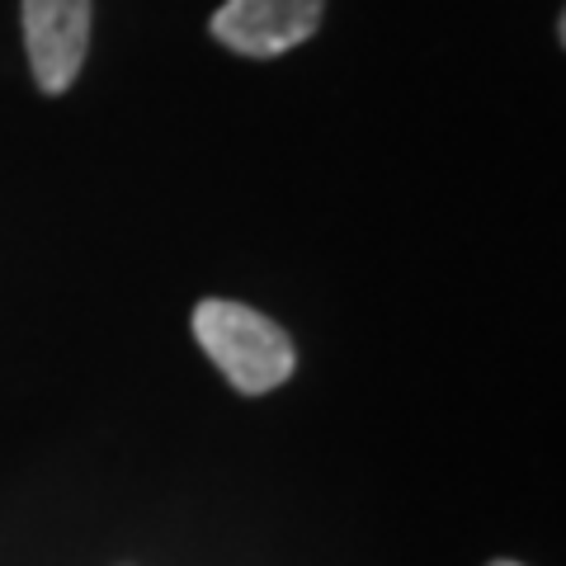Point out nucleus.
<instances>
[{
    "instance_id": "3",
    "label": "nucleus",
    "mask_w": 566,
    "mask_h": 566,
    "mask_svg": "<svg viewBox=\"0 0 566 566\" xmlns=\"http://www.w3.org/2000/svg\"><path fill=\"white\" fill-rule=\"evenodd\" d=\"M24 43L39 85L62 95L91 48V0H24Z\"/></svg>"
},
{
    "instance_id": "2",
    "label": "nucleus",
    "mask_w": 566,
    "mask_h": 566,
    "mask_svg": "<svg viewBox=\"0 0 566 566\" xmlns=\"http://www.w3.org/2000/svg\"><path fill=\"white\" fill-rule=\"evenodd\" d=\"M322 10L326 0H227L212 14V39L241 57H279L312 39Z\"/></svg>"
},
{
    "instance_id": "1",
    "label": "nucleus",
    "mask_w": 566,
    "mask_h": 566,
    "mask_svg": "<svg viewBox=\"0 0 566 566\" xmlns=\"http://www.w3.org/2000/svg\"><path fill=\"white\" fill-rule=\"evenodd\" d=\"M193 335L212 364L227 374V382L245 397L274 392L293 378V340L274 326L264 312L245 303H227V297H203L193 307Z\"/></svg>"
},
{
    "instance_id": "4",
    "label": "nucleus",
    "mask_w": 566,
    "mask_h": 566,
    "mask_svg": "<svg viewBox=\"0 0 566 566\" xmlns=\"http://www.w3.org/2000/svg\"><path fill=\"white\" fill-rule=\"evenodd\" d=\"M491 566H520V562H510V557H501V562H491Z\"/></svg>"
}]
</instances>
